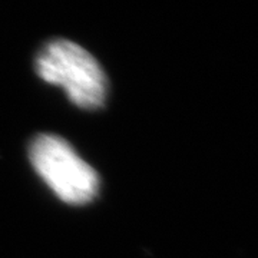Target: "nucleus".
<instances>
[{"mask_svg": "<svg viewBox=\"0 0 258 258\" xmlns=\"http://www.w3.org/2000/svg\"><path fill=\"white\" fill-rule=\"evenodd\" d=\"M35 69L45 82L62 86L76 106L95 111L105 105L108 79L101 64L74 42L50 40L37 53Z\"/></svg>", "mask_w": 258, "mask_h": 258, "instance_id": "f257e3e1", "label": "nucleus"}, {"mask_svg": "<svg viewBox=\"0 0 258 258\" xmlns=\"http://www.w3.org/2000/svg\"><path fill=\"white\" fill-rule=\"evenodd\" d=\"M29 158L37 174L66 204L83 205L96 197V171L63 138L52 134L37 135L30 142Z\"/></svg>", "mask_w": 258, "mask_h": 258, "instance_id": "f03ea898", "label": "nucleus"}]
</instances>
